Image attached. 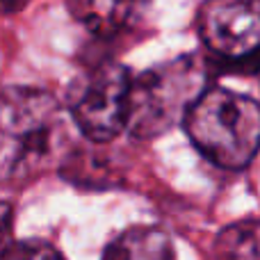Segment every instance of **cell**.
<instances>
[{"mask_svg": "<svg viewBox=\"0 0 260 260\" xmlns=\"http://www.w3.org/2000/svg\"><path fill=\"white\" fill-rule=\"evenodd\" d=\"M67 130L57 99L39 87H5L0 114V171L7 183L39 176L62 153Z\"/></svg>", "mask_w": 260, "mask_h": 260, "instance_id": "obj_1", "label": "cell"}, {"mask_svg": "<svg viewBox=\"0 0 260 260\" xmlns=\"http://www.w3.org/2000/svg\"><path fill=\"white\" fill-rule=\"evenodd\" d=\"M210 89V67L203 55L167 59L133 78L128 133L153 139L187 121L194 105Z\"/></svg>", "mask_w": 260, "mask_h": 260, "instance_id": "obj_2", "label": "cell"}, {"mask_svg": "<svg viewBox=\"0 0 260 260\" xmlns=\"http://www.w3.org/2000/svg\"><path fill=\"white\" fill-rule=\"evenodd\" d=\"M185 130L212 165L244 169L260 151V103L226 87H210L189 112Z\"/></svg>", "mask_w": 260, "mask_h": 260, "instance_id": "obj_3", "label": "cell"}, {"mask_svg": "<svg viewBox=\"0 0 260 260\" xmlns=\"http://www.w3.org/2000/svg\"><path fill=\"white\" fill-rule=\"evenodd\" d=\"M133 76L117 62L94 67L71 99V117L85 139L108 144L128 130Z\"/></svg>", "mask_w": 260, "mask_h": 260, "instance_id": "obj_4", "label": "cell"}, {"mask_svg": "<svg viewBox=\"0 0 260 260\" xmlns=\"http://www.w3.org/2000/svg\"><path fill=\"white\" fill-rule=\"evenodd\" d=\"M199 37L224 62L260 53V0H206L199 9Z\"/></svg>", "mask_w": 260, "mask_h": 260, "instance_id": "obj_5", "label": "cell"}, {"mask_svg": "<svg viewBox=\"0 0 260 260\" xmlns=\"http://www.w3.org/2000/svg\"><path fill=\"white\" fill-rule=\"evenodd\" d=\"M103 260H176L174 242L160 226H130L105 247Z\"/></svg>", "mask_w": 260, "mask_h": 260, "instance_id": "obj_6", "label": "cell"}, {"mask_svg": "<svg viewBox=\"0 0 260 260\" xmlns=\"http://www.w3.org/2000/svg\"><path fill=\"white\" fill-rule=\"evenodd\" d=\"M69 7L78 21L101 37H112L128 27L133 14L137 12L121 0H69Z\"/></svg>", "mask_w": 260, "mask_h": 260, "instance_id": "obj_7", "label": "cell"}, {"mask_svg": "<svg viewBox=\"0 0 260 260\" xmlns=\"http://www.w3.org/2000/svg\"><path fill=\"white\" fill-rule=\"evenodd\" d=\"M212 260H260V219L226 226L212 244Z\"/></svg>", "mask_w": 260, "mask_h": 260, "instance_id": "obj_8", "label": "cell"}, {"mask_svg": "<svg viewBox=\"0 0 260 260\" xmlns=\"http://www.w3.org/2000/svg\"><path fill=\"white\" fill-rule=\"evenodd\" d=\"M3 260H64V258L53 244L44 242V240H16V242L5 244Z\"/></svg>", "mask_w": 260, "mask_h": 260, "instance_id": "obj_9", "label": "cell"}, {"mask_svg": "<svg viewBox=\"0 0 260 260\" xmlns=\"http://www.w3.org/2000/svg\"><path fill=\"white\" fill-rule=\"evenodd\" d=\"M121 3H123V5H128V7H133V9H137L139 5L144 3V0H121Z\"/></svg>", "mask_w": 260, "mask_h": 260, "instance_id": "obj_10", "label": "cell"}]
</instances>
